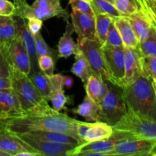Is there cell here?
<instances>
[{"instance_id": "29", "label": "cell", "mask_w": 156, "mask_h": 156, "mask_svg": "<svg viewBox=\"0 0 156 156\" xmlns=\"http://www.w3.org/2000/svg\"><path fill=\"white\" fill-rule=\"evenodd\" d=\"M113 18L106 14H98L95 15V30L97 41L104 46L106 42L107 35L112 23Z\"/></svg>"}, {"instance_id": "33", "label": "cell", "mask_w": 156, "mask_h": 156, "mask_svg": "<svg viewBox=\"0 0 156 156\" xmlns=\"http://www.w3.org/2000/svg\"><path fill=\"white\" fill-rule=\"evenodd\" d=\"M113 4L123 16H128L140 11L135 0H114Z\"/></svg>"}, {"instance_id": "27", "label": "cell", "mask_w": 156, "mask_h": 156, "mask_svg": "<svg viewBox=\"0 0 156 156\" xmlns=\"http://www.w3.org/2000/svg\"><path fill=\"white\" fill-rule=\"evenodd\" d=\"M71 72L85 83L91 75L93 74L90 64L82 50L77 47L75 53V62L71 68Z\"/></svg>"}, {"instance_id": "10", "label": "cell", "mask_w": 156, "mask_h": 156, "mask_svg": "<svg viewBox=\"0 0 156 156\" xmlns=\"http://www.w3.org/2000/svg\"><path fill=\"white\" fill-rule=\"evenodd\" d=\"M112 83L123 87L124 80V47H111L102 46Z\"/></svg>"}, {"instance_id": "8", "label": "cell", "mask_w": 156, "mask_h": 156, "mask_svg": "<svg viewBox=\"0 0 156 156\" xmlns=\"http://www.w3.org/2000/svg\"><path fill=\"white\" fill-rule=\"evenodd\" d=\"M17 135L41 153L42 156H72L74 149L77 147L73 145L53 143L40 140L30 136L28 133Z\"/></svg>"}, {"instance_id": "14", "label": "cell", "mask_w": 156, "mask_h": 156, "mask_svg": "<svg viewBox=\"0 0 156 156\" xmlns=\"http://www.w3.org/2000/svg\"><path fill=\"white\" fill-rule=\"evenodd\" d=\"M113 132V126L99 121L95 123L81 121L77 128L78 136L84 143H91L105 140L109 138Z\"/></svg>"}, {"instance_id": "25", "label": "cell", "mask_w": 156, "mask_h": 156, "mask_svg": "<svg viewBox=\"0 0 156 156\" xmlns=\"http://www.w3.org/2000/svg\"><path fill=\"white\" fill-rule=\"evenodd\" d=\"M74 32L72 24L67 21L66 30L59 39L57 45L58 56L61 58H68L72 55H75L77 49V45L73 38V33Z\"/></svg>"}, {"instance_id": "4", "label": "cell", "mask_w": 156, "mask_h": 156, "mask_svg": "<svg viewBox=\"0 0 156 156\" xmlns=\"http://www.w3.org/2000/svg\"><path fill=\"white\" fill-rule=\"evenodd\" d=\"M107 84L108 91L99 103V122L114 126L127 112V108L123 97V88L111 82H107Z\"/></svg>"}, {"instance_id": "2", "label": "cell", "mask_w": 156, "mask_h": 156, "mask_svg": "<svg viewBox=\"0 0 156 156\" xmlns=\"http://www.w3.org/2000/svg\"><path fill=\"white\" fill-rule=\"evenodd\" d=\"M123 90L127 111L156 121V95L152 79L140 75Z\"/></svg>"}, {"instance_id": "38", "label": "cell", "mask_w": 156, "mask_h": 156, "mask_svg": "<svg viewBox=\"0 0 156 156\" xmlns=\"http://www.w3.org/2000/svg\"><path fill=\"white\" fill-rule=\"evenodd\" d=\"M69 4L70 5L73 10L79 11L92 16H95L91 3L85 0H69Z\"/></svg>"}, {"instance_id": "16", "label": "cell", "mask_w": 156, "mask_h": 156, "mask_svg": "<svg viewBox=\"0 0 156 156\" xmlns=\"http://www.w3.org/2000/svg\"><path fill=\"white\" fill-rule=\"evenodd\" d=\"M13 17L15 18V22H16L18 37L21 40V43L27 50V54L30 57V62H31V73L39 71L40 69L38 66V57L37 54L34 35L29 31L25 20L19 18V17Z\"/></svg>"}, {"instance_id": "12", "label": "cell", "mask_w": 156, "mask_h": 156, "mask_svg": "<svg viewBox=\"0 0 156 156\" xmlns=\"http://www.w3.org/2000/svg\"><path fill=\"white\" fill-rule=\"evenodd\" d=\"M30 17L37 18L42 21L57 17L67 22L70 15L62 7L60 0H34L30 5Z\"/></svg>"}, {"instance_id": "15", "label": "cell", "mask_w": 156, "mask_h": 156, "mask_svg": "<svg viewBox=\"0 0 156 156\" xmlns=\"http://www.w3.org/2000/svg\"><path fill=\"white\" fill-rule=\"evenodd\" d=\"M72 25L79 39H88L95 41V16L83 13L79 11H72L70 14Z\"/></svg>"}, {"instance_id": "39", "label": "cell", "mask_w": 156, "mask_h": 156, "mask_svg": "<svg viewBox=\"0 0 156 156\" xmlns=\"http://www.w3.org/2000/svg\"><path fill=\"white\" fill-rule=\"evenodd\" d=\"M15 7L14 16L19 17L27 20L30 15V5L27 3V0H13Z\"/></svg>"}, {"instance_id": "11", "label": "cell", "mask_w": 156, "mask_h": 156, "mask_svg": "<svg viewBox=\"0 0 156 156\" xmlns=\"http://www.w3.org/2000/svg\"><path fill=\"white\" fill-rule=\"evenodd\" d=\"M1 51L5 56L11 68L18 70L27 76L31 73L30 57L18 36Z\"/></svg>"}, {"instance_id": "22", "label": "cell", "mask_w": 156, "mask_h": 156, "mask_svg": "<svg viewBox=\"0 0 156 156\" xmlns=\"http://www.w3.org/2000/svg\"><path fill=\"white\" fill-rule=\"evenodd\" d=\"M18 36L15 18L0 15V50H4Z\"/></svg>"}, {"instance_id": "36", "label": "cell", "mask_w": 156, "mask_h": 156, "mask_svg": "<svg viewBox=\"0 0 156 156\" xmlns=\"http://www.w3.org/2000/svg\"><path fill=\"white\" fill-rule=\"evenodd\" d=\"M104 46H108V47H124L120 34H119L113 21L111 24V27H110L108 35H107L106 42Z\"/></svg>"}, {"instance_id": "9", "label": "cell", "mask_w": 156, "mask_h": 156, "mask_svg": "<svg viewBox=\"0 0 156 156\" xmlns=\"http://www.w3.org/2000/svg\"><path fill=\"white\" fill-rule=\"evenodd\" d=\"M156 149L155 140H127L118 143L106 156H147Z\"/></svg>"}, {"instance_id": "23", "label": "cell", "mask_w": 156, "mask_h": 156, "mask_svg": "<svg viewBox=\"0 0 156 156\" xmlns=\"http://www.w3.org/2000/svg\"><path fill=\"white\" fill-rule=\"evenodd\" d=\"M86 95L99 104L108 91L107 81H104L96 75H91L85 83Z\"/></svg>"}, {"instance_id": "3", "label": "cell", "mask_w": 156, "mask_h": 156, "mask_svg": "<svg viewBox=\"0 0 156 156\" xmlns=\"http://www.w3.org/2000/svg\"><path fill=\"white\" fill-rule=\"evenodd\" d=\"M11 89L20 102L24 114L31 112H43L52 109L48 100L41 95L28 76L18 70L12 69L10 76Z\"/></svg>"}, {"instance_id": "48", "label": "cell", "mask_w": 156, "mask_h": 156, "mask_svg": "<svg viewBox=\"0 0 156 156\" xmlns=\"http://www.w3.org/2000/svg\"><path fill=\"white\" fill-rule=\"evenodd\" d=\"M105 1H108L111 3H114V0H105Z\"/></svg>"}, {"instance_id": "43", "label": "cell", "mask_w": 156, "mask_h": 156, "mask_svg": "<svg viewBox=\"0 0 156 156\" xmlns=\"http://www.w3.org/2000/svg\"><path fill=\"white\" fill-rule=\"evenodd\" d=\"M12 87V81L10 78L0 76V90L10 89Z\"/></svg>"}, {"instance_id": "41", "label": "cell", "mask_w": 156, "mask_h": 156, "mask_svg": "<svg viewBox=\"0 0 156 156\" xmlns=\"http://www.w3.org/2000/svg\"><path fill=\"white\" fill-rule=\"evenodd\" d=\"M27 22H26L27 23V27L28 28L29 31L32 34L34 35L41 31L43 26L42 20L39 19L37 18H34V17H30V18H27Z\"/></svg>"}, {"instance_id": "35", "label": "cell", "mask_w": 156, "mask_h": 156, "mask_svg": "<svg viewBox=\"0 0 156 156\" xmlns=\"http://www.w3.org/2000/svg\"><path fill=\"white\" fill-rule=\"evenodd\" d=\"M142 75L156 79V57H142Z\"/></svg>"}, {"instance_id": "5", "label": "cell", "mask_w": 156, "mask_h": 156, "mask_svg": "<svg viewBox=\"0 0 156 156\" xmlns=\"http://www.w3.org/2000/svg\"><path fill=\"white\" fill-rule=\"evenodd\" d=\"M113 129L129 133L137 140H156V121L127 111Z\"/></svg>"}, {"instance_id": "13", "label": "cell", "mask_w": 156, "mask_h": 156, "mask_svg": "<svg viewBox=\"0 0 156 156\" xmlns=\"http://www.w3.org/2000/svg\"><path fill=\"white\" fill-rule=\"evenodd\" d=\"M0 149L10 156H18L22 152H32L37 156H42L17 134L3 128H0Z\"/></svg>"}, {"instance_id": "24", "label": "cell", "mask_w": 156, "mask_h": 156, "mask_svg": "<svg viewBox=\"0 0 156 156\" xmlns=\"http://www.w3.org/2000/svg\"><path fill=\"white\" fill-rule=\"evenodd\" d=\"M125 17L129 20L139 42L144 41L149 36L152 29V25L146 15L140 11H138L136 13Z\"/></svg>"}, {"instance_id": "26", "label": "cell", "mask_w": 156, "mask_h": 156, "mask_svg": "<svg viewBox=\"0 0 156 156\" xmlns=\"http://www.w3.org/2000/svg\"><path fill=\"white\" fill-rule=\"evenodd\" d=\"M72 112L76 115L85 117L88 120L98 122L100 118V105L86 95L83 101L77 108L72 110Z\"/></svg>"}, {"instance_id": "49", "label": "cell", "mask_w": 156, "mask_h": 156, "mask_svg": "<svg viewBox=\"0 0 156 156\" xmlns=\"http://www.w3.org/2000/svg\"><path fill=\"white\" fill-rule=\"evenodd\" d=\"M85 1H87V2H91V0H85Z\"/></svg>"}, {"instance_id": "17", "label": "cell", "mask_w": 156, "mask_h": 156, "mask_svg": "<svg viewBox=\"0 0 156 156\" xmlns=\"http://www.w3.org/2000/svg\"><path fill=\"white\" fill-rule=\"evenodd\" d=\"M142 57L138 47H124L125 75L123 87L130 84L142 75Z\"/></svg>"}, {"instance_id": "18", "label": "cell", "mask_w": 156, "mask_h": 156, "mask_svg": "<svg viewBox=\"0 0 156 156\" xmlns=\"http://www.w3.org/2000/svg\"><path fill=\"white\" fill-rule=\"evenodd\" d=\"M24 114L18 98L12 89L0 90V120Z\"/></svg>"}, {"instance_id": "50", "label": "cell", "mask_w": 156, "mask_h": 156, "mask_svg": "<svg viewBox=\"0 0 156 156\" xmlns=\"http://www.w3.org/2000/svg\"><path fill=\"white\" fill-rule=\"evenodd\" d=\"M135 2H136V3H137V0H135Z\"/></svg>"}, {"instance_id": "21", "label": "cell", "mask_w": 156, "mask_h": 156, "mask_svg": "<svg viewBox=\"0 0 156 156\" xmlns=\"http://www.w3.org/2000/svg\"><path fill=\"white\" fill-rule=\"evenodd\" d=\"M28 133L32 136L35 137V138L46 140V141L53 142V143L69 144L76 146H78L84 143V142L79 140V139L76 138V137L73 136L72 135H69V134L64 133L55 132V131L39 130L28 132Z\"/></svg>"}, {"instance_id": "37", "label": "cell", "mask_w": 156, "mask_h": 156, "mask_svg": "<svg viewBox=\"0 0 156 156\" xmlns=\"http://www.w3.org/2000/svg\"><path fill=\"white\" fill-rule=\"evenodd\" d=\"M56 58L50 55H45L38 58V66L40 70L47 75L54 74Z\"/></svg>"}, {"instance_id": "7", "label": "cell", "mask_w": 156, "mask_h": 156, "mask_svg": "<svg viewBox=\"0 0 156 156\" xmlns=\"http://www.w3.org/2000/svg\"><path fill=\"white\" fill-rule=\"evenodd\" d=\"M134 140L137 139L129 133L114 129L109 138L91 143H84L78 146L72 156H106V152L112 150L118 143Z\"/></svg>"}, {"instance_id": "31", "label": "cell", "mask_w": 156, "mask_h": 156, "mask_svg": "<svg viewBox=\"0 0 156 156\" xmlns=\"http://www.w3.org/2000/svg\"><path fill=\"white\" fill-rule=\"evenodd\" d=\"M91 3L95 15L98 14H106L113 18L123 16L117 11L114 4L109 2L105 0H91Z\"/></svg>"}, {"instance_id": "20", "label": "cell", "mask_w": 156, "mask_h": 156, "mask_svg": "<svg viewBox=\"0 0 156 156\" xmlns=\"http://www.w3.org/2000/svg\"><path fill=\"white\" fill-rule=\"evenodd\" d=\"M114 24L120 35L123 47L136 48L139 46V40L129 23L125 16H120L113 18Z\"/></svg>"}, {"instance_id": "44", "label": "cell", "mask_w": 156, "mask_h": 156, "mask_svg": "<svg viewBox=\"0 0 156 156\" xmlns=\"http://www.w3.org/2000/svg\"><path fill=\"white\" fill-rule=\"evenodd\" d=\"M73 79L71 76H63V85L67 89H70L73 85Z\"/></svg>"}, {"instance_id": "30", "label": "cell", "mask_w": 156, "mask_h": 156, "mask_svg": "<svg viewBox=\"0 0 156 156\" xmlns=\"http://www.w3.org/2000/svg\"><path fill=\"white\" fill-rule=\"evenodd\" d=\"M138 48L144 57H156V30L152 27L149 36L139 43Z\"/></svg>"}, {"instance_id": "47", "label": "cell", "mask_w": 156, "mask_h": 156, "mask_svg": "<svg viewBox=\"0 0 156 156\" xmlns=\"http://www.w3.org/2000/svg\"><path fill=\"white\" fill-rule=\"evenodd\" d=\"M151 155H152V156H156V150L153 151V152H152V153L151 154Z\"/></svg>"}, {"instance_id": "1", "label": "cell", "mask_w": 156, "mask_h": 156, "mask_svg": "<svg viewBox=\"0 0 156 156\" xmlns=\"http://www.w3.org/2000/svg\"><path fill=\"white\" fill-rule=\"evenodd\" d=\"M80 123V120L52 108L47 111L27 113L18 117L0 120V128L15 134L39 130L55 131L69 134L79 139L77 128Z\"/></svg>"}, {"instance_id": "28", "label": "cell", "mask_w": 156, "mask_h": 156, "mask_svg": "<svg viewBox=\"0 0 156 156\" xmlns=\"http://www.w3.org/2000/svg\"><path fill=\"white\" fill-rule=\"evenodd\" d=\"M28 77L32 83L36 87L37 89L41 93V95L48 100L50 89H51L50 76L46 74L41 70H39V71L34 72V73H30L28 75Z\"/></svg>"}, {"instance_id": "40", "label": "cell", "mask_w": 156, "mask_h": 156, "mask_svg": "<svg viewBox=\"0 0 156 156\" xmlns=\"http://www.w3.org/2000/svg\"><path fill=\"white\" fill-rule=\"evenodd\" d=\"M15 7L13 2L9 0H0V15L10 17L14 16Z\"/></svg>"}, {"instance_id": "32", "label": "cell", "mask_w": 156, "mask_h": 156, "mask_svg": "<svg viewBox=\"0 0 156 156\" xmlns=\"http://www.w3.org/2000/svg\"><path fill=\"white\" fill-rule=\"evenodd\" d=\"M137 5L156 30V0H137Z\"/></svg>"}, {"instance_id": "34", "label": "cell", "mask_w": 156, "mask_h": 156, "mask_svg": "<svg viewBox=\"0 0 156 156\" xmlns=\"http://www.w3.org/2000/svg\"><path fill=\"white\" fill-rule=\"evenodd\" d=\"M34 38L37 54L38 58L42 56H45V55H50V56H53L54 58H56L55 57L56 50H52L51 48H50V47L47 45V44L44 41L41 32L34 35Z\"/></svg>"}, {"instance_id": "45", "label": "cell", "mask_w": 156, "mask_h": 156, "mask_svg": "<svg viewBox=\"0 0 156 156\" xmlns=\"http://www.w3.org/2000/svg\"><path fill=\"white\" fill-rule=\"evenodd\" d=\"M152 86H153L154 91H155V95H156V79H152Z\"/></svg>"}, {"instance_id": "19", "label": "cell", "mask_w": 156, "mask_h": 156, "mask_svg": "<svg viewBox=\"0 0 156 156\" xmlns=\"http://www.w3.org/2000/svg\"><path fill=\"white\" fill-rule=\"evenodd\" d=\"M51 84L50 95L48 101L52 104V108L59 111L66 109V105L70 103L69 98L64 93L63 76L61 74L49 75Z\"/></svg>"}, {"instance_id": "42", "label": "cell", "mask_w": 156, "mask_h": 156, "mask_svg": "<svg viewBox=\"0 0 156 156\" xmlns=\"http://www.w3.org/2000/svg\"><path fill=\"white\" fill-rule=\"evenodd\" d=\"M11 73H12V68L4 53L0 50V76L10 78Z\"/></svg>"}, {"instance_id": "46", "label": "cell", "mask_w": 156, "mask_h": 156, "mask_svg": "<svg viewBox=\"0 0 156 156\" xmlns=\"http://www.w3.org/2000/svg\"><path fill=\"white\" fill-rule=\"evenodd\" d=\"M0 156H10V155H9L8 153L3 152V151H2L1 149H0Z\"/></svg>"}, {"instance_id": "6", "label": "cell", "mask_w": 156, "mask_h": 156, "mask_svg": "<svg viewBox=\"0 0 156 156\" xmlns=\"http://www.w3.org/2000/svg\"><path fill=\"white\" fill-rule=\"evenodd\" d=\"M77 47L82 50L90 64L93 74L96 75L104 81L112 82L111 74L107 66L102 46L97 40H77Z\"/></svg>"}]
</instances>
